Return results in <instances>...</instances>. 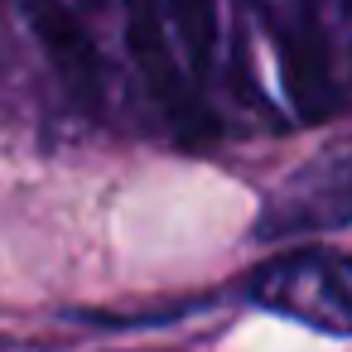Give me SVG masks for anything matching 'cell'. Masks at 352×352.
Segmentation results:
<instances>
[{
	"instance_id": "2",
	"label": "cell",
	"mask_w": 352,
	"mask_h": 352,
	"mask_svg": "<svg viewBox=\"0 0 352 352\" xmlns=\"http://www.w3.org/2000/svg\"><path fill=\"white\" fill-rule=\"evenodd\" d=\"M25 20H30L49 68L68 87V97L87 111H102V97H107L102 54H97L92 34L82 30V20L73 15V6L68 0H25Z\"/></svg>"
},
{
	"instance_id": "5",
	"label": "cell",
	"mask_w": 352,
	"mask_h": 352,
	"mask_svg": "<svg viewBox=\"0 0 352 352\" xmlns=\"http://www.w3.org/2000/svg\"><path fill=\"white\" fill-rule=\"evenodd\" d=\"M164 15L174 20V30L188 49V63L203 78L212 68V54H217V6L212 0H164Z\"/></svg>"
},
{
	"instance_id": "1",
	"label": "cell",
	"mask_w": 352,
	"mask_h": 352,
	"mask_svg": "<svg viewBox=\"0 0 352 352\" xmlns=\"http://www.w3.org/2000/svg\"><path fill=\"white\" fill-rule=\"evenodd\" d=\"M251 299L289 314L299 323H314L323 333H347L352 318V270L338 251H289L275 256L251 275Z\"/></svg>"
},
{
	"instance_id": "4",
	"label": "cell",
	"mask_w": 352,
	"mask_h": 352,
	"mask_svg": "<svg viewBox=\"0 0 352 352\" xmlns=\"http://www.w3.org/2000/svg\"><path fill=\"white\" fill-rule=\"evenodd\" d=\"M280 73H285V92H289V102L304 121H323V116L338 111L328 44H323L318 15L309 6H299L294 20L280 30Z\"/></svg>"
},
{
	"instance_id": "3",
	"label": "cell",
	"mask_w": 352,
	"mask_h": 352,
	"mask_svg": "<svg viewBox=\"0 0 352 352\" xmlns=\"http://www.w3.org/2000/svg\"><path fill=\"white\" fill-rule=\"evenodd\" d=\"M121 6H126V39H131V54H135L140 73L150 78V92L164 102V111H169L184 131L208 135L212 121H208L198 92L179 78V63H174V49H169L164 0H121Z\"/></svg>"
}]
</instances>
